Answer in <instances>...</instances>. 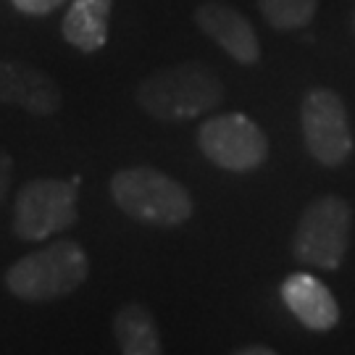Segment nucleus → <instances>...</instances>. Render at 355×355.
Listing matches in <instances>:
<instances>
[{
  "mask_svg": "<svg viewBox=\"0 0 355 355\" xmlns=\"http://www.w3.org/2000/svg\"><path fill=\"white\" fill-rule=\"evenodd\" d=\"M135 98L158 121H192L221 105L224 82L203 61H182L145 76Z\"/></svg>",
  "mask_w": 355,
  "mask_h": 355,
  "instance_id": "1",
  "label": "nucleus"
},
{
  "mask_svg": "<svg viewBox=\"0 0 355 355\" xmlns=\"http://www.w3.org/2000/svg\"><path fill=\"white\" fill-rule=\"evenodd\" d=\"M89 277L87 250L71 237L53 240L19 258L6 271V290L24 303H55L79 290Z\"/></svg>",
  "mask_w": 355,
  "mask_h": 355,
  "instance_id": "2",
  "label": "nucleus"
},
{
  "mask_svg": "<svg viewBox=\"0 0 355 355\" xmlns=\"http://www.w3.org/2000/svg\"><path fill=\"white\" fill-rule=\"evenodd\" d=\"M108 192L121 214L155 229L182 227L195 214V200L187 187L153 166L116 171L108 182Z\"/></svg>",
  "mask_w": 355,
  "mask_h": 355,
  "instance_id": "3",
  "label": "nucleus"
},
{
  "mask_svg": "<svg viewBox=\"0 0 355 355\" xmlns=\"http://www.w3.org/2000/svg\"><path fill=\"white\" fill-rule=\"evenodd\" d=\"M353 227V208L340 195H321L303 208L292 234V255L305 266L337 271L343 266Z\"/></svg>",
  "mask_w": 355,
  "mask_h": 355,
  "instance_id": "4",
  "label": "nucleus"
},
{
  "mask_svg": "<svg viewBox=\"0 0 355 355\" xmlns=\"http://www.w3.org/2000/svg\"><path fill=\"white\" fill-rule=\"evenodd\" d=\"M76 224V182L40 177L26 182L13 200V234L42 242Z\"/></svg>",
  "mask_w": 355,
  "mask_h": 355,
  "instance_id": "5",
  "label": "nucleus"
},
{
  "mask_svg": "<svg viewBox=\"0 0 355 355\" xmlns=\"http://www.w3.org/2000/svg\"><path fill=\"white\" fill-rule=\"evenodd\" d=\"M198 148L214 166L248 174L266 164L268 140L263 129L245 114H221L198 127Z\"/></svg>",
  "mask_w": 355,
  "mask_h": 355,
  "instance_id": "6",
  "label": "nucleus"
},
{
  "mask_svg": "<svg viewBox=\"0 0 355 355\" xmlns=\"http://www.w3.org/2000/svg\"><path fill=\"white\" fill-rule=\"evenodd\" d=\"M300 132L308 153L327 168L343 166L353 153L345 101L329 87H313L300 103Z\"/></svg>",
  "mask_w": 355,
  "mask_h": 355,
  "instance_id": "7",
  "label": "nucleus"
},
{
  "mask_svg": "<svg viewBox=\"0 0 355 355\" xmlns=\"http://www.w3.org/2000/svg\"><path fill=\"white\" fill-rule=\"evenodd\" d=\"M195 24L237 64L255 66L261 61V42L253 24L234 6L221 0H203L195 8Z\"/></svg>",
  "mask_w": 355,
  "mask_h": 355,
  "instance_id": "8",
  "label": "nucleus"
},
{
  "mask_svg": "<svg viewBox=\"0 0 355 355\" xmlns=\"http://www.w3.org/2000/svg\"><path fill=\"white\" fill-rule=\"evenodd\" d=\"M0 103L16 105L32 116H51L61 108L64 95L48 71L26 61H0Z\"/></svg>",
  "mask_w": 355,
  "mask_h": 355,
  "instance_id": "9",
  "label": "nucleus"
},
{
  "mask_svg": "<svg viewBox=\"0 0 355 355\" xmlns=\"http://www.w3.org/2000/svg\"><path fill=\"white\" fill-rule=\"evenodd\" d=\"M282 300L311 331H329L340 324V305L331 290L311 274H290L282 282Z\"/></svg>",
  "mask_w": 355,
  "mask_h": 355,
  "instance_id": "10",
  "label": "nucleus"
},
{
  "mask_svg": "<svg viewBox=\"0 0 355 355\" xmlns=\"http://www.w3.org/2000/svg\"><path fill=\"white\" fill-rule=\"evenodd\" d=\"M111 0H71L61 24L64 40L79 53H98L108 40Z\"/></svg>",
  "mask_w": 355,
  "mask_h": 355,
  "instance_id": "11",
  "label": "nucleus"
},
{
  "mask_svg": "<svg viewBox=\"0 0 355 355\" xmlns=\"http://www.w3.org/2000/svg\"><path fill=\"white\" fill-rule=\"evenodd\" d=\"M114 337L124 355H158L164 350L158 324L142 303H127L116 311Z\"/></svg>",
  "mask_w": 355,
  "mask_h": 355,
  "instance_id": "12",
  "label": "nucleus"
},
{
  "mask_svg": "<svg viewBox=\"0 0 355 355\" xmlns=\"http://www.w3.org/2000/svg\"><path fill=\"white\" fill-rule=\"evenodd\" d=\"M255 3L263 21L277 32L305 29L316 19L318 11V0H255Z\"/></svg>",
  "mask_w": 355,
  "mask_h": 355,
  "instance_id": "13",
  "label": "nucleus"
},
{
  "mask_svg": "<svg viewBox=\"0 0 355 355\" xmlns=\"http://www.w3.org/2000/svg\"><path fill=\"white\" fill-rule=\"evenodd\" d=\"M11 3L16 11L26 13V16H45V13L61 8L66 0H11Z\"/></svg>",
  "mask_w": 355,
  "mask_h": 355,
  "instance_id": "14",
  "label": "nucleus"
},
{
  "mask_svg": "<svg viewBox=\"0 0 355 355\" xmlns=\"http://www.w3.org/2000/svg\"><path fill=\"white\" fill-rule=\"evenodd\" d=\"M11 177H13V158L0 148V203H3V200H6V195H8Z\"/></svg>",
  "mask_w": 355,
  "mask_h": 355,
  "instance_id": "15",
  "label": "nucleus"
},
{
  "mask_svg": "<svg viewBox=\"0 0 355 355\" xmlns=\"http://www.w3.org/2000/svg\"><path fill=\"white\" fill-rule=\"evenodd\" d=\"M240 355H274V347H263V345H253V347H240Z\"/></svg>",
  "mask_w": 355,
  "mask_h": 355,
  "instance_id": "16",
  "label": "nucleus"
},
{
  "mask_svg": "<svg viewBox=\"0 0 355 355\" xmlns=\"http://www.w3.org/2000/svg\"><path fill=\"white\" fill-rule=\"evenodd\" d=\"M353 32H355V11H353Z\"/></svg>",
  "mask_w": 355,
  "mask_h": 355,
  "instance_id": "17",
  "label": "nucleus"
}]
</instances>
